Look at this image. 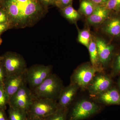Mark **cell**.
Instances as JSON below:
<instances>
[{"mask_svg": "<svg viewBox=\"0 0 120 120\" xmlns=\"http://www.w3.org/2000/svg\"><path fill=\"white\" fill-rule=\"evenodd\" d=\"M52 67L35 65L27 68L25 72L26 83L32 91L46 79L52 73Z\"/></svg>", "mask_w": 120, "mask_h": 120, "instance_id": "5b68a950", "label": "cell"}, {"mask_svg": "<svg viewBox=\"0 0 120 120\" xmlns=\"http://www.w3.org/2000/svg\"><path fill=\"white\" fill-rule=\"evenodd\" d=\"M98 72L90 62L84 63L74 71L71 77V83L76 84L83 90H87L93 77Z\"/></svg>", "mask_w": 120, "mask_h": 120, "instance_id": "8992f818", "label": "cell"}, {"mask_svg": "<svg viewBox=\"0 0 120 120\" xmlns=\"http://www.w3.org/2000/svg\"><path fill=\"white\" fill-rule=\"evenodd\" d=\"M90 96V99L99 104L105 105H120V92L115 87L97 95Z\"/></svg>", "mask_w": 120, "mask_h": 120, "instance_id": "4fadbf2b", "label": "cell"}, {"mask_svg": "<svg viewBox=\"0 0 120 120\" xmlns=\"http://www.w3.org/2000/svg\"><path fill=\"white\" fill-rule=\"evenodd\" d=\"M7 25L6 23H0V34L7 28Z\"/></svg>", "mask_w": 120, "mask_h": 120, "instance_id": "4dcf8cb0", "label": "cell"}, {"mask_svg": "<svg viewBox=\"0 0 120 120\" xmlns=\"http://www.w3.org/2000/svg\"><path fill=\"white\" fill-rule=\"evenodd\" d=\"M94 38L100 62L104 69L112 60L114 46L103 39L98 38Z\"/></svg>", "mask_w": 120, "mask_h": 120, "instance_id": "7c38bea8", "label": "cell"}, {"mask_svg": "<svg viewBox=\"0 0 120 120\" xmlns=\"http://www.w3.org/2000/svg\"><path fill=\"white\" fill-rule=\"evenodd\" d=\"M0 61H1V58H0V63H1Z\"/></svg>", "mask_w": 120, "mask_h": 120, "instance_id": "836d02e7", "label": "cell"}, {"mask_svg": "<svg viewBox=\"0 0 120 120\" xmlns=\"http://www.w3.org/2000/svg\"><path fill=\"white\" fill-rule=\"evenodd\" d=\"M60 10L64 16L72 22H75L80 17V13L74 9L72 5H69Z\"/></svg>", "mask_w": 120, "mask_h": 120, "instance_id": "ac0fdd59", "label": "cell"}, {"mask_svg": "<svg viewBox=\"0 0 120 120\" xmlns=\"http://www.w3.org/2000/svg\"><path fill=\"white\" fill-rule=\"evenodd\" d=\"M27 120H43L41 119H38V118H31V117H28Z\"/></svg>", "mask_w": 120, "mask_h": 120, "instance_id": "1f68e13d", "label": "cell"}, {"mask_svg": "<svg viewBox=\"0 0 120 120\" xmlns=\"http://www.w3.org/2000/svg\"><path fill=\"white\" fill-rule=\"evenodd\" d=\"M104 6L113 13H120V0H109Z\"/></svg>", "mask_w": 120, "mask_h": 120, "instance_id": "7402d4cb", "label": "cell"}, {"mask_svg": "<svg viewBox=\"0 0 120 120\" xmlns=\"http://www.w3.org/2000/svg\"><path fill=\"white\" fill-rule=\"evenodd\" d=\"M102 31L112 38H120V13H113L103 24Z\"/></svg>", "mask_w": 120, "mask_h": 120, "instance_id": "5bb4252c", "label": "cell"}, {"mask_svg": "<svg viewBox=\"0 0 120 120\" xmlns=\"http://www.w3.org/2000/svg\"><path fill=\"white\" fill-rule=\"evenodd\" d=\"M98 5L90 0H82L78 11L87 18L92 15Z\"/></svg>", "mask_w": 120, "mask_h": 120, "instance_id": "e0dca14e", "label": "cell"}, {"mask_svg": "<svg viewBox=\"0 0 120 120\" xmlns=\"http://www.w3.org/2000/svg\"><path fill=\"white\" fill-rule=\"evenodd\" d=\"M64 87L61 79L56 74L52 73L32 91L37 98L49 99L57 102Z\"/></svg>", "mask_w": 120, "mask_h": 120, "instance_id": "3957f363", "label": "cell"}, {"mask_svg": "<svg viewBox=\"0 0 120 120\" xmlns=\"http://www.w3.org/2000/svg\"><path fill=\"white\" fill-rule=\"evenodd\" d=\"M91 35L88 29L81 30L79 32L78 40L80 43L88 49L90 42Z\"/></svg>", "mask_w": 120, "mask_h": 120, "instance_id": "44dd1931", "label": "cell"}, {"mask_svg": "<svg viewBox=\"0 0 120 120\" xmlns=\"http://www.w3.org/2000/svg\"><path fill=\"white\" fill-rule=\"evenodd\" d=\"M8 113V120H27L28 118L27 113L10 106Z\"/></svg>", "mask_w": 120, "mask_h": 120, "instance_id": "d6986e66", "label": "cell"}, {"mask_svg": "<svg viewBox=\"0 0 120 120\" xmlns=\"http://www.w3.org/2000/svg\"><path fill=\"white\" fill-rule=\"evenodd\" d=\"M118 87H119V89H120V77L119 78V79H118Z\"/></svg>", "mask_w": 120, "mask_h": 120, "instance_id": "d6a6232c", "label": "cell"}, {"mask_svg": "<svg viewBox=\"0 0 120 120\" xmlns=\"http://www.w3.org/2000/svg\"><path fill=\"white\" fill-rule=\"evenodd\" d=\"M2 61V66L7 75L23 73L27 69L25 60L18 54H7L3 58Z\"/></svg>", "mask_w": 120, "mask_h": 120, "instance_id": "ba28073f", "label": "cell"}, {"mask_svg": "<svg viewBox=\"0 0 120 120\" xmlns=\"http://www.w3.org/2000/svg\"><path fill=\"white\" fill-rule=\"evenodd\" d=\"M73 0H56V6L61 9L69 5H72Z\"/></svg>", "mask_w": 120, "mask_h": 120, "instance_id": "d4e9b609", "label": "cell"}, {"mask_svg": "<svg viewBox=\"0 0 120 120\" xmlns=\"http://www.w3.org/2000/svg\"><path fill=\"white\" fill-rule=\"evenodd\" d=\"M69 109H58L55 112L45 117L43 120H68Z\"/></svg>", "mask_w": 120, "mask_h": 120, "instance_id": "ffe728a7", "label": "cell"}, {"mask_svg": "<svg viewBox=\"0 0 120 120\" xmlns=\"http://www.w3.org/2000/svg\"><path fill=\"white\" fill-rule=\"evenodd\" d=\"M112 72L114 75L120 74V52L114 60L112 66Z\"/></svg>", "mask_w": 120, "mask_h": 120, "instance_id": "cb8c5ba5", "label": "cell"}, {"mask_svg": "<svg viewBox=\"0 0 120 120\" xmlns=\"http://www.w3.org/2000/svg\"><path fill=\"white\" fill-rule=\"evenodd\" d=\"M36 98L32 90L25 84L9 99L10 107L22 110L28 113Z\"/></svg>", "mask_w": 120, "mask_h": 120, "instance_id": "52a82bcc", "label": "cell"}, {"mask_svg": "<svg viewBox=\"0 0 120 120\" xmlns=\"http://www.w3.org/2000/svg\"><path fill=\"white\" fill-rule=\"evenodd\" d=\"M42 4L44 5L54 4L56 0H39Z\"/></svg>", "mask_w": 120, "mask_h": 120, "instance_id": "83f0119b", "label": "cell"}, {"mask_svg": "<svg viewBox=\"0 0 120 120\" xmlns=\"http://www.w3.org/2000/svg\"><path fill=\"white\" fill-rule=\"evenodd\" d=\"M58 109L56 101L48 98H36L28 111V116L43 120Z\"/></svg>", "mask_w": 120, "mask_h": 120, "instance_id": "277c9868", "label": "cell"}, {"mask_svg": "<svg viewBox=\"0 0 120 120\" xmlns=\"http://www.w3.org/2000/svg\"><path fill=\"white\" fill-rule=\"evenodd\" d=\"M8 17L15 26H28L39 19L45 10L39 0H5Z\"/></svg>", "mask_w": 120, "mask_h": 120, "instance_id": "6da1fadb", "label": "cell"}, {"mask_svg": "<svg viewBox=\"0 0 120 120\" xmlns=\"http://www.w3.org/2000/svg\"><path fill=\"white\" fill-rule=\"evenodd\" d=\"M98 5H105L109 0H90Z\"/></svg>", "mask_w": 120, "mask_h": 120, "instance_id": "f546056e", "label": "cell"}, {"mask_svg": "<svg viewBox=\"0 0 120 120\" xmlns=\"http://www.w3.org/2000/svg\"><path fill=\"white\" fill-rule=\"evenodd\" d=\"M26 83L25 72L7 75L4 82V86L9 98L17 92Z\"/></svg>", "mask_w": 120, "mask_h": 120, "instance_id": "30bf717a", "label": "cell"}, {"mask_svg": "<svg viewBox=\"0 0 120 120\" xmlns=\"http://www.w3.org/2000/svg\"><path fill=\"white\" fill-rule=\"evenodd\" d=\"M88 49L90 53V64L92 67L98 72H103L104 69L100 62L95 40L93 37H91Z\"/></svg>", "mask_w": 120, "mask_h": 120, "instance_id": "2e32d148", "label": "cell"}, {"mask_svg": "<svg viewBox=\"0 0 120 120\" xmlns=\"http://www.w3.org/2000/svg\"><path fill=\"white\" fill-rule=\"evenodd\" d=\"M0 120H8L5 110L3 109H0Z\"/></svg>", "mask_w": 120, "mask_h": 120, "instance_id": "f1b7e54d", "label": "cell"}, {"mask_svg": "<svg viewBox=\"0 0 120 120\" xmlns=\"http://www.w3.org/2000/svg\"><path fill=\"white\" fill-rule=\"evenodd\" d=\"M103 109L101 105L91 99H82L69 108L68 120H87L98 114Z\"/></svg>", "mask_w": 120, "mask_h": 120, "instance_id": "7a4b0ae2", "label": "cell"}, {"mask_svg": "<svg viewBox=\"0 0 120 120\" xmlns=\"http://www.w3.org/2000/svg\"><path fill=\"white\" fill-rule=\"evenodd\" d=\"M9 98L4 86H0V109L5 110L8 105Z\"/></svg>", "mask_w": 120, "mask_h": 120, "instance_id": "603a6c76", "label": "cell"}, {"mask_svg": "<svg viewBox=\"0 0 120 120\" xmlns=\"http://www.w3.org/2000/svg\"><path fill=\"white\" fill-rule=\"evenodd\" d=\"M6 72L2 64H0V86H4V82L6 77Z\"/></svg>", "mask_w": 120, "mask_h": 120, "instance_id": "484cf974", "label": "cell"}, {"mask_svg": "<svg viewBox=\"0 0 120 120\" xmlns=\"http://www.w3.org/2000/svg\"><path fill=\"white\" fill-rule=\"evenodd\" d=\"M112 80L103 72H98L93 77L87 90L90 96L97 95L112 87Z\"/></svg>", "mask_w": 120, "mask_h": 120, "instance_id": "9c48e42d", "label": "cell"}, {"mask_svg": "<svg viewBox=\"0 0 120 120\" xmlns=\"http://www.w3.org/2000/svg\"><path fill=\"white\" fill-rule=\"evenodd\" d=\"M8 20V17L6 12L0 11V23H6Z\"/></svg>", "mask_w": 120, "mask_h": 120, "instance_id": "4316f807", "label": "cell"}, {"mask_svg": "<svg viewBox=\"0 0 120 120\" xmlns=\"http://www.w3.org/2000/svg\"><path fill=\"white\" fill-rule=\"evenodd\" d=\"M113 13L104 5H98L92 15L87 18V21L92 26H98L102 24Z\"/></svg>", "mask_w": 120, "mask_h": 120, "instance_id": "9a60e30c", "label": "cell"}, {"mask_svg": "<svg viewBox=\"0 0 120 120\" xmlns=\"http://www.w3.org/2000/svg\"><path fill=\"white\" fill-rule=\"evenodd\" d=\"M79 88L75 84L70 83L62 90L57 102L58 109H69Z\"/></svg>", "mask_w": 120, "mask_h": 120, "instance_id": "8fae6325", "label": "cell"}]
</instances>
